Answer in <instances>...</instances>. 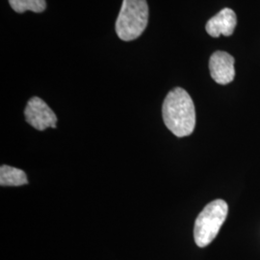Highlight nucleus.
I'll return each instance as SVG.
<instances>
[{"mask_svg":"<svg viewBox=\"0 0 260 260\" xmlns=\"http://www.w3.org/2000/svg\"><path fill=\"white\" fill-rule=\"evenodd\" d=\"M229 213V205L223 200L209 203L199 214L195 222L194 238L200 248H205L213 241L220 232Z\"/></svg>","mask_w":260,"mask_h":260,"instance_id":"3","label":"nucleus"},{"mask_svg":"<svg viewBox=\"0 0 260 260\" xmlns=\"http://www.w3.org/2000/svg\"><path fill=\"white\" fill-rule=\"evenodd\" d=\"M234 58L224 51H216L210 57L209 70L214 81L221 85L233 82L235 77Z\"/></svg>","mask_w":260,"mask_h":260,"instance_id":"5","label":"nucleus"},{"mask_svg":"<svg viewBox=\"0 0 260 260\" xmlns=\"http://www.w3.org/2000/svg\"><path fill=\"white\" fill-rule=\"evenodd\" d=\"M24 115L28 123L37 130L44 131L47 127H56L55 113L40 98H32L28 102Z\"/></svg>","mask_w":260,"mask_h":260,"instance_id":"4","label":"nucleus"},{"mask_svg":"<svg viewBox=\"0 0 260 260\" xmlns=\"http://www.w3.org/2000/svg\"><path fill=\"white\" fill-rule=\"evenodd\" d=\"M236 25L237 18L234 11L224 8L207 21L205 29L211 37L218 38L221 35L229 37L233 35Z\"/></svg>","mask_w":260,"mask_h":260,"instance_id":"6","label":"nucleus"},{"mask_svg":"<svg viewBox=\"0 0 260 260\" xmlns=\"http://www.w3.org/2000/svg\"><path fill=\"white\" fill-rule=\"evenodd\" d=\"M149 6L146 0H123L116 21L119 38L130 42L139 38L148 25Z\"/></svg>","mask_w":260,"mask_h":260,"instance_id":"2","label":"nucleus"},{"mask_svg":"<svg viewBox=\"0 0 260 260\" xmlns=\"http://www.w3.org/2000/svg\"><path fill=\"white\" fill-rule=\"evenodd\" d=\"M12 9L17 13L22 14L26 11L42 13L46 10V0H9Z\"/></svg>","mask_w":260,"mask_h":260,"instance_id":"8","label":"nucleus"},{"mask_svg":"<svg viewBox=\"0 0 260 260\" xmlns=\"http://www.w3.org/2000/svg\"><path fill=\"white\" fill-rule=\"evenodd\" d=\"M27 183V177L22 170L7 165L0 168V185L21 186Z\"/></svg>","mask_w":260,"mask_h":260,"instance_id":"7","label":"nucleus"},{"mask_svg":"<svg viewBox=\"0 0 260 260\" xmlns=\"http://www.w3.org/2000/svg\"><path fill=\"white\" fill-rule=\"evenodd\" d=\"M162 115L168 129L177 137L189 136L195 129V105L182 88L178 87L168 93L162 106Z\"/></svg>","mask_w":260,"mask_h":260,"instance_id":"1","label":"nucleus"}]
</instances>
